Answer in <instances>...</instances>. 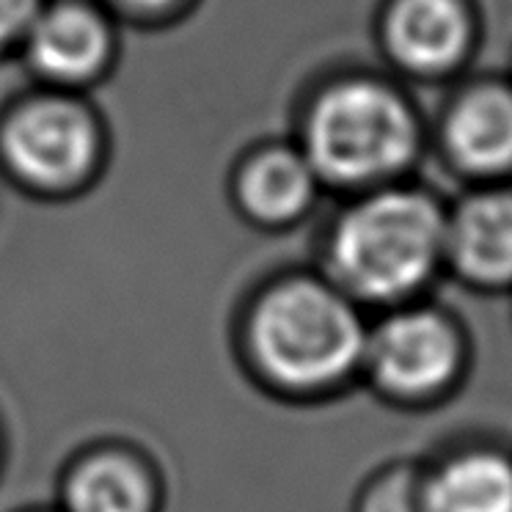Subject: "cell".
I'll use <instances>...</instances> for the list:
<instances>
[{
	"label": "cell",
	"instance_id": "6da1fadb",
	"mask_svg": "<svg viewBox=\"0 0 512 512\" xmlns=\"http://www.w3.org/2000/svg\"><path fill=\"white\" fill-rule=\"evenodd\" d=\"M367 331L364 309L336 284L292 279L256 303L245 347L270 394L309 405L361 386Z\"/></svg>",
	"mask_w": 512,
	"mask_h": 512
},
{
	"label": "cell",
	"instance_id": "7a4b0ae2",
	"mask_svg": "<svg viewBox=\"0 0 512 512\" xmlns=\"http://www.w3.org/2000/svg\"><path fill=\"white\" fill-rule=\"evenodd\" d=\"M446 215L427 193L383 190L339 221L331 284L361 309H394L424 298L444 268Z\"/></svg>",
	"mask_w": 512,
	"mask_h": 512
},
{
	"label": "cell",
	"instance_id": "3957f363",
	"mask_svg": "<svg viewBox=\"0 0 512 512\" xmlns=\"http://www.w3.org/2000/svg\"><path fill=\"white\" fill-rule=\"evenodd\" d=\"M471 372V334L446 306L419 298L369 323L361 386L391 411H441L463 394Z\"/></svg>",
	"mask_w": 512,
	"mask_h": 512
},
{
	"label": "cell",
	"instance_id": "277c9868",
	"mask_svg": "<svg viewBox=\"0 0 512 512\" xmlns=\"http://www.w3.org/2000/svg\"><path fill=\"white\" fill-rule=\"evenodd\" d=\"M309 163L342 185L400 174L419 152V122L397 91L372 80L342 83L309 119Z\"/></svg>",
	"mask_w": 512,
	"mask_h": 512
},
{
	"label": "cell",
	"instance_id": "5b68a950",
	"mask_svg": "<svg viewBox=\"0 0 512 512\" xmlns=\"http://www.w3.org/2000/svg\"><path fill=\"white\" fill-rule=\"evenodd\" d=\"M430 512H512V444L460 433L422 457Z\"/></svg>",
	"mask_w": 512,
	"mask_h": 512
},
{
	"label": "cell",
	"instance_id": "8992f818",
	"mask_svg": "<svg viewBox=\"0 0 512 512\" xmlns=\"http://www.w3.org/2000/svg\"><path fill=\"white\" fill-rule=\"evenodd\" d=\"M444 268L477 292L512 290V190H485L446 218Z\"/></svg>",
	"mask_w": 512,
	"mask_h": 512
},
{
	"label": "cell",
	"instance_id": "52a82bcc",
	"mask_svg": "<svg viewBox=\"0 0 512 512\" xmlns=\"http://www.w3.org/2000/svg\"><path fill=\"white\" fill-rule=\"evenodd\" d=\"M6 152L28 179L58 185L86 171L94 155V130L86 113L69 102H34L14 116Z\"/></svg>",
	"mask_w": 512,
	"mask_h": 512
},
{
	"label": "cell",
	"instance_id": "ba28073f",
	"mask_svg": "<svg viewBox=\"0 0 512 512\" xmlns=\"http://www.w3.org/2000/svg\"><path fill=\"white\" fill-rule=\"evenodd\" d=\"M391 58L413 75H444L466 58L471 17L463 0H394L386 17Z\"/></svg>",
	"mask_w": 512,
	"mask_h": 512
},
{
	"label": "cell",
	"instance_id": "9c48e42d",
	"mask_svg": "<svg viewBox=\"0 0 512 512\" xmlns=\"http://www.w3.org/2000/svg\"><path fill=\"white\" fill-rule=\"evenodd\" d=\"M61 512H157L160 485L144 457L100 446L69 463L61 482Z\"/></svg>",
	"mask_w": 512,
	"mask_h": 512
},
{
	"label": "cell",
	"instance_id": "30bf717a",
	"mask_svg": "<svg viewBox=\"0 0 512 512\" xmlns=\"http://www.w3.org/2000/svg\"><path fill=\"white\" fill-rule=\"evenodd\" d=\"M444 144L460 171L471 177H499L512 168V89L477 86L452 105Z\"/></svg>",
	"mask_w": 512,
	"mask_h": 512
},
{
	"label": "cell",
	"instance_id": "8fae6325",
	"mask_svg": "<svg viewBox=\"0 0 512 512\" xmlns=\"http://www.w3.org/2000/svg\"><path fill=\"white\" fill-rule=\"evenodd\" d=\"M31 50L39 67L58 78H83L100 67L108 53V34L97 14L86 9H56L36 23Z\"/></svg>",
	"mask_w": 512,
	"mask_h": 512
},
{
	"label": "cell",
	"instance_id": "7c38bea8",
	"mask_svg": "<svg viewBox=\"0 0 512 512\" xmlns=\"http://www.w3.org/2000/svg\"><path fill=\"white\" fill-rule=\"evenodd\" d=\"M314 193V168L292 152H270L245 171L243 201L265 221L292 218Z\"/></svg>",
	"mask_w": 512,
	"mask_h": 512
},
{
	"label": "cell",
	"instance_id": "4fadbf2b",
	"mask_svg": "<svg viewBox=\"0 0 512 512\" xmlns=\"http://www.w3.org/2000/svg\"><path fill=\"white\" fill-rule=\"evenodd\" d=\"M350 512H430L422 457H391L356 488Z\"/></svg>",
	"mask_w": 512,
	"mask_h": 512
},
{
	"label": "cell",
	"instance_id": "5bb4252c",
	"mask_svg": "<svg viewBox=\"0 0 512 512\" xmlns=\"http://www.w3.org/2000/svg\"><path fill=\"white\" fill-rule=\"evenodd\" d=\"M36 9V0H0V39L17 34Z\"/></svg>",
	"mask_w": 512,
	"mask_h": 512
},
{
	"label": "cell",
	"instance_id": "9a60e30c",
	"mask_svg": "<svg viewBox=\"0 0 512 512\" xmlns=\"http://www.w3.org/2000/svg\"><path fill=\"white\" fill-rule=\"evenodd\" d=\"M127 3H135V6H163L168 0H127Z\"/></svg>",
	"mask_w": 512,
	"mask_h": 512
},
{
	"label": "cell",
	"instance_id": "2e32d148",
	"mask_svg": "<svg viewBox=\"0 0 512 512\" xmlns=\"http://www.w3.org/2000/svg\"><path fill=\"white\" fill-rule=\"evenodd\" d=\"M53 512H61V510H53Z\"/></svg>",
	"mask_w": 512,
	"mask_h": 512
}]
</instances>
